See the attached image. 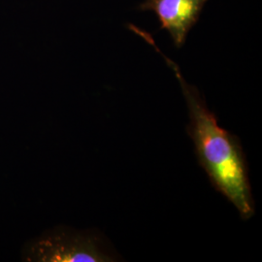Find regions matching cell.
I'll return each mask as SVG.
<instances>
[{"label": "cell", "mask_w": 262, "mask_h": 262, "mask_svg": "<svg viewBox=\"0 0 262 262\" xmlns=\"http://www.w3.org/2000/svg\"><path fill=\"white\" fill-rule=\"evenodd\" d=\"M24 260L31 262H109L117 256L103 239L89 231L56 228L28 244Z\"/></svg>", "instance_id": "cell-2"}, {"label": "cell", "mask_w": 262, "mask_h": 262, "mask_svg": "<svg viewBox=\"0 0 262 262\" xmlns=\"http://www.w3.org/2000/svg\"><path fill=\"white\" fill-rule=\"evenodd\" d=\"M207 0H146L141 9L154 11L173 39L181 48L187 32L194 25Z\"/></svg>", "instance_id": "cell-3"}, {"label": "cell", "mask_w": 262, "mask_h": 262, "mask_svg": "<svg viewBox=\"0 0 262 262\" xmlns=\"http://www.w3.org/2000/svg\"><path fill=\"white\" fill-rule=\"evenodd\" d=\"M136 33L160 53L178 79L188 110L187 134L193 141L200 166L213 187L234 205L240 216L245 221L250 220L255 206L247 159L239 138L220 126L215 114L208 108L196 88L187 83L178 66L159 51L150 34L139 28Z\"/></svg>", "instance_id": "cell-1"}]
</instances>
